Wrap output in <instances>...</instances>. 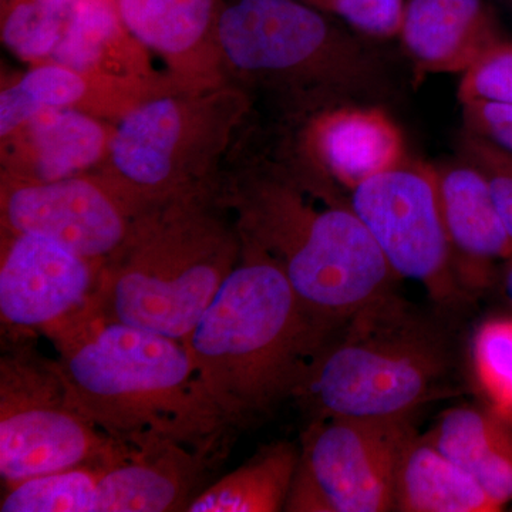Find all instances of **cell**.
Here are the masks:
<instances>
[{
  "label": "cell",
  "mask_w": 512,
  "mask_h": 512,
  "mask_svg": "<svg viewBox=\"0 0 512 512\" xmlns=\"http://www.w3.org/2000/svg\"><path fill=\"white\" fill-rule=\"evenodd\" d=\"M9 231L52 239L64 248L106 262L130 237L126 205L82 178L13 188L3 200Z\"/></svg>",
  "instance_id": "obj_10"
},
{
  "label": "cell",
  "mask_w": 512,
  "mask_h": 512,
  "mask_svg": "<svg viewBox=\"0 0 512 512\" xmlns=\"http://www.w3.org/2000/svg\"><path fill=\"white\" fill-rule=\"evenodd\" d=\"M218 37L225 55L249 72H286L322 56H366L338 45L326 20L295 0H239L222 13Z\"/></svg>",
  "instance_id": "obj_11"
},
{
  "label": "cell",
  "mask_w": 512,
  "mask_h": 512,
  "mask_svg": "<svg viewBox=\"0 0 512 512\" xmlns=\"http://www.w3.org/2000/svg\"><path fill=\"white\" fill-rule=\"evenodd\" d=\"M33 339H2L0 477L5 487L82 466L107 468L133 454L70 402L56 360Z\"/></svg>",
  "instance_id": "obj_6"
},
{
  "label": "cell",
  "mask_w": 512,
  "mask_h": 512,
  "mask_svg": "<svg viewBox=\"0 0 512 512\" xmlns=\"http://www.w3.org/2000/svg\"><path fill=\"white\" fill-rule=\"evenodd\" d=\"M473 382L488 406L512 420V316L484 320L470 343Z\"/></svg>",
  "instance_id": "obj_23"
},
{
  "label": "cell",
  "mask_w": 512,
  "mask_h": 512,
  "mask_svg": "<svg viewBox=\"0 0 512 512\" xmlns=\"http://www.w3.org/2000/svg\"><path fill=\"white\" fill-rule=\"evenodd\" d=\"M441 212L461 284L473 298L498 279L512 256V238L483 173L460 157L436 167Z\"/></svg>",
  "instance_id": "obj_12"
},
{
  "label": "cell",
  "mask_w": 512,
  "mask_h": 512,
  "mask_svg": "<svg viewBox=\"0 0 512 512\" xmlns=\"http://www.w3.org/2000/svg\"><path fill=\"white\" fill-rule=\"evenodd\" d=\"M458 99L512 104V40H500L463 73Z\"/></svg>",
  "instance_id": "obj_26"
},
{
  "label": "cell",
  "mask_w": 512,
  "mask_h": 512,
  "mask_svg": "<svg viewBox=\"0 0 512 512\" xmlns=\"http://www.w3.org/2000/svg\"><path fill=\"white\" fill-rule=\"evenodd\" d=\"M116 6L121 22L143 45L181 53L204 36L214 0H117Z\"/></svg>",
  "instance_id": "obj_21"
},
{
  "label": "cell",
  "mask_w": 512,
  "mask_h": 512,
  "mask_svg": "<svg viewBox=\"0 0 512 512\" xmlns=\"http://www.w3.org/2000/svg\"><path fill=\"white\" fill-rule=\"evenodd\" d=\"M315 140L323 167L349 191L406 158L402 131L376 107L348 104L330 111Z\"/></svg>",
  "instance_id": "obj_15"
},
{
  "label": "cell",
  "mask_w": 512,
  "mask_h": 512,
  "mask_svg": "<svg viewBox=\"0 0 512 512\" xmlns=\"http://www.w3.org/2000/svg\"><path fill=\"white\" fill-rule=\"evenodd\" d=\"M180 133V110L174 101H151L131 111L111 143L117 170L137 187L160 188L173 170Z\"/></svg>",
  "instance_id": "obj_19"
},
{
  "label": "cell",
  "mask_w": 512,
  "mask_h": 512,
  "mask_svg": "<svg viewBox=\"0 0 512 512\" xmlns=\"http://www.w3.org/2000/svg\"><path fill=\"white\" fill-rule=\"evenodd\" d=\"M424 436L503 510L512 504V420L490 406L453 407Z\"/></svg>",
  "instance_id": "obj_16"
},
{
  "label": "cell",
  "mask_w": 512,
  "mask_h": 512,
  "mask_svg": "<svg viewBox=\"0 0 512 512\" xmlns=\"http://www.w3.org/2000/svg\"><path fill=\"white\" fill-rule=\"evenodd\" d=\"M104 468L82 466L26 478L6 487L2 512H96Z\"/></svg>",
  "instance_id": "obj_22"
},
{
  "label": "cell",
  "mask_w": 512,
  "mask_h": 512,
  "mask_svg": "<svg viewBox=\"0 0 512 512\" xmlns=\"http://www.w3.org/2000/svg\"><path fill=\"white\" fill-rule=\"evenodd\" d=\"M212 461L214 457L177 443L133 451L104 468L96 512L187 511Z\"/></svg>",
  "instance_id": "obj_13"
},
{
  "label": "cell",
  "mask_w": 512,
  "mask_h": 512,
  "mask_svg": "<svg viewBox=\"0 0 512 512\" xmlns=\"http://www.w3.org/2000/svg\"><path fill=\"white\" fill-rule=\"evenodd\" d=\"M463 104L467 131L487 138L495 146L512 153V104L471 100Z\"/></svg>",
  "instance_id": "obj_30"
},
{
  "label": "cell",
  "mask_w": 512,
  "mask_h": 512,
  "mask_svg": "<svg viewBox=\"0 0 512 512\" xmlns=\"http://www.w3.org/2000/svg\"><path fill=\"white\" fill-rule=\"evenodd\" d=\"M43 8L50 12L60 13V15H69L70 8L74 0H37Z\"/></svg>",
  "instance_id": "obj_32"
},
{
  "label": "cell",
  "mask_w": 512,
  "mask_h": 512,
  "mask_svg": "<svg viewBox=\"0 0 512 512\" xmlns=\"http://www.w3.org/2000/svg\"><path fill=\"white\" fill-rule=\"evenodd\" d=\"M349 201L397 279L419 282L439 308L466 313L474 298L454 265L436 165L406 157L356 185Z\"/></svg>",
  "instance_id": "obj_7"
},
{
  "label": "cell",
  "mask_w": 512,
  "mask_h": 512,
  "mask_svg": "<svg viewBox=\"0 0 512 512\" xmlns=\"http://www.w3.org/2000/svg\"><path fill=\"white\" fill-rule=\"evenodd\" d=\"M461 157L483 173L498 214L512 238V153L466 130L461 141Z\"/></svg>",
  "instance_id": "obj_27"
},
{
  "label": "cell",
  "mask_w": 512,
  "mask_h": 512,
  "mask_svg": "<svg viewBox=\"0 0 512 512\" xmlns=\"http://www.w3.org/2000/svg\"><path fill=\"white\" fill-rule=\"evenodd\" d=\"M70 402L133 451L177 443L217 457L231 424L183 340L87 316L49 339Z\"/></svg>",
  "instance_id": "obj_1"
},
{
  "label": "cell",
  "mask_w": 512,
  "mask_h": 512,
  "mask_svg": "<svg viewBox=\"0 0 512 512\" xmlns=\"http://www.w3.org/2000/svg\"><path fill=\"white\" fill-rule=\"evenodd\" d=\"M463 316L384 293L330 333L293 394L309 420L412 419L466 393L470 346Z\"/></svg>",
  "instance_id": "obj_2"
},
{
  "label": "cell",
  "mask_w": 512,
  "mask_h": 512,
  "mask_svg": "<svg viewBox=\"0 0 512 512\" xmlns=\"http://www.w3.org/2000/svg\"><path fill=\"white\" fill-rule=\"evenodd\" d=\"M184 343L234 429L292 399L323 338L284 272L249 248Z\"/></svg>",
  "instance_id": "obj_3"
},
{
  "label": "cell",
  "mask_w": 512,
  "mask_h": 512,
  "mask_svg": "<svg viewBox=\"0 0 512 512\" xmlns=\"http://www.w3.org/2000/svg\"><path fill=\"white\" fill-rule=\"evenodd\" d=\"M254 244L284 272L323 342L399 279L348 198L320 208L289 191H265L248 205Z\"/></svg>",
  "instance_id": "obj_4"
},
{
  "label": "cell",
  "mask_w": 512,
  "mask_h": 512,
  "mask_svg": "<svg viewBox=\"0 0 512 512\" xmlns=\"http://www.w3.org/2000/svg\"><path fill=\"white\" fill-rule=\"evenodd\" d=\"M416 433L410 419L309 420L284 511H394L400 458Z\"/></svg>",
  "instance_id": "obj_8"
},
{
  "label": "cell",
  "mask_w": 512,
  "mask_h": 512,
  "mask_svg": "<svg viewBox=\"0 0 512 512\" xmlns=\"http://www.w3.org/2000/svg\"><path fill=\"white\" fill-rule=\"evenodd\" d=\"M42 181L70 178L100 157L104 133L99 124L72 110L43 109L30 120Z\"/></svg>",
  "instance_id": "obj_20"
},
{
  "label": "cell",
  "mask_w": 512,
  "mask_h": 512,
  "mask_svg": "<svg viewBox=\"0 0 512 512\" xmlns=\"http://www.w3.org/2000/svg\"><path fill=\"white\" fill-rule=\"evenodd\" d=\"M103 262L12 232L0 264L2 339L53 338L92 315Z\"/></svg>",
  "instance_id": "obj_9"
},
{
  "label": "cell",
  "mask_w": 512,
  "mask_h": 512,
  "mask_svg": "<svg viewBox=\"0 0 512 512\" xmlns=\"http://www.w3.org/2000/svg\"><path fill=\"white\" fill-rule=\"evenodd\" d=\"M394 511L497 512L503 508L426 436L416 433L400 458Z\"/></svg>",
  "instance_id": "obj_17"
},
{
  "label": "cell",
  "mask_w": 512,
  "mask_h": 512,
  "mask_svg": "<svg viewBox=\"0 0 512 512\" xmlns=\"http://www.w3.org/2000/svg\"><path fill=\"white\" fill-rule=\"evenodd\" d=\"M498 281L503 286L505 298H507V301L512 306V256L501 264L500 272H498Z\"/></svg>",
  "instance_id": "obj_31"
},
{
  "label": "cell",
  "mask_w": 512,
  "mask_h": 512,
  "mask_svg": "<svg viewBox=\"0 0 512 512\" xmlns=\"http://www.w3.org/2000/svg\"><path fill=\"white\" fill-rule=\"evenodd\" d=\"M16 86L39 113L43 109H60L82 99L86 92L84 80L62 64L37 67L26 74Z\"/></svg>",
  "instance_id": "obj_28"
},
{
  "label": "cell",
  "mask_w": 512,
  "mask_h": 512,
  "mask_svg": "<svg viewBox=\"0 0 512 512\" xmlns=\"http://www.w3.org/2000/svg\"><path fill=\"white\" fill-rule=\"evenodd\" d=\"M119 18L111 0H74L53 59L74 72H86L116 33Z\"/></svg>",
  "instance_id": "obj_24"
},
{
  "label": "cell",
  "mask_w": 512,
  "mask_h": 512,
  "mask_svg": "<svg viewBox=\"0 0 512 512\" xmlns=\"http://www.w3.org/2000/svg\"><path fill=\"white\" fill-rule=\"evenodd\" d=\"M134 224L101 269L93 316L183 340L237 266V245L195 212Z\"/></svg>",
  "instance_id": "obj_5"
},
{
  "label": "cell",
  "mask_w": 512,
  "mask_h": 512,
  "mask_svg": "<svg viewBox=\"0 0 512 512\" xmlns=\"http://www.w3.org/2000/svg\"><path fill=\"white\" fill-rule=\"evenodd\" d=\"M400 37L417 73H466L503 40L483 0H410Z\"/></svg>",
  "instance_id": "obj_14"
},
{
  "label": "cell",
  "mask_w": 512,
  "mask_h": 512,
  "mask_svg": "<svg viewBox=\"0 0 512 512\" xmlns=\"http://www.w3.org/2000/svg\"><path fill=\"white\" fill-rule=\"evenodd\" d=\"M332 8L353 28L376 37L400 35L404 0H330Z\"/></svg>",
  "instance_id": "obj_29"
},
{
  "label": "cell",
  "mask_w": 512,
  "mask_h": 512,
  "mask_svg": "<svg viewBox=\"0 0 512 512\" xmlns=\"http://www.w3.org/2000/svg\"><path fill=\"white\" fill-rule=\"evenodd\" d=\"M301 447L288 441L269 444L245 463L192 498L188 512L284 511Z\"/></svg>",
  "instance_id": "obj_18"
},
{
  "label": "cell",
  "mask_w": 512,
  "mask_h": 512,
  "mask_svg": "<svg viewBox=\"0 0 512 512\" xmlns=\"http://www.w3.org/2000/svg\"><path fill=\"white\" fill-rule=\"evenodd\" d=\"M67 15L50 12L37 0L16 5L3 25V42L23 59L53 53L63 35Z\"/></svg>",
  "instance_id": "obj_25"
}]
</instances>
